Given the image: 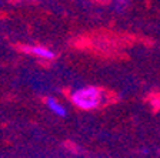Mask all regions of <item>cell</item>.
<instances>
[{"label": "cell", "instance_id": "obj_2", "mask_svg": "<svg viewBox=\"0 0 160 158\" xmlns=\"http://www.w3.org/2000/svg\"><path fill=\"white\" fill-rule=\"evenodd\" d=\"M27 51L32 53V54H34V56L37 57H42V59H54V53L50 51L49 49H46V47H42V46H36V47H27Z\"/></svg>", "mask_w": 160, "mask_h": 158}, {"label": "cell", "instance_id": "obj_3", "mask_svg": "<svg viewBox=\"0 0 160 158\" xmlns=\"http://www.w3.org/2000/svg\"><path fill=\"white\" fill-rule=\"evenodd\" d=\"M46 104H47V107L54 113V114L60 115V117H64V115H66V110H64V107L60 104V103H57L54 98H52V97L46 98Z\"/></svg>", "mask_w": 160, "mask_h": 158}, {"label": "cell", "instance_id": "obj_1", "mask_svg": "<svg viewBox=\"0 0 160 158\" xmlns=\"http://www.w3.org/2000/svg\"><path fill=\"white\" fill-rule=\"evenodd\" d=\"M72 101L83 110H92L96 108L100 104V91L96 87H86L79 91H76L72 96Z\"/></svg>", "mask_w": 160, "mask_h": 158}]
</instances>
